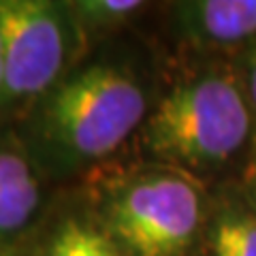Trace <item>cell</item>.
Segmentation results:
<instances>
[{
	"instance_id": "obj_1",
	"label": "cell",
	"mask_w": 256,
	"mask_h": 256,
	"mask_svg": "<svg viewBox=\"0 0 256 256\" xmlns=\"http://www.w3.org/2000/svg\"><path fill=\"white\" fill-rule=\"evenodd\" d=\"M152 92L150 75L126 56L79 62L22 118L20 141L41 173L68 178L141 130L156 100Z\"/></svg>"
},
{
	"instance_id": "obj_2",
	"label": "cell",
	"mask_w": 256,
	"mask_h": 256,
	"mask_svg": "<svg viewBox=\"0 0 256 256\" xmlns=\"http://www.w3.org/2000/svg\"><path fill=\"white\" fill-rule=\"evenodd\" d=\"M254 118L237 70L207 66L156 96L139 137L146 154L171 169L216 173L252 148Z\"/></svg>"
},
{
	"instance_id": "obj_3",
	"label": "cell",
	"mask_w": 256,
	"mask_h": 256,
	"mask_svg": "<svg viewBox=\"0 0 256 256\" xmlns=\"http://www.w3.org/2000/svg\"><path fill=\"white\" fill-rule=\"evenodd\" d=\"M96 216L126 256H192L210 220L205 192L194 175L171 166L109 182Z\"/></svg>"
},
{
	"instance_id": "obj_4",
	"label": "cell",
	"mask_w": 256,
	"mask_h": 256,
	"mask_svg": "<svg viewBox=\"0 0 256 256\" xmlns=\"http://www.w3.org/2000/svg\"><path fill=\"white\" fill-rule=\"evenodd\" d=\"M86 41L68 2L0 0V118L26 116L82 62Z\"/></svg>"
},
{
	"instance_id": "obj_5",
	"label": "cell",
	"mask_w": 256,
	"mask_h": 256,
	"mask_svg": "<svg viewBox=\"0 0 256 256\" xmlns=\"http://www.w3.org/2000/svg\"><path fill=\"white\" fill-rule=\"evenodd\" d=\"M171 24L196 50H246L256 41V0H186L173 4Z\"/></svg>"
},
{
	"instance_id": "obj_6",
	"label": "cell",
	"mask_w": 256,
	"mask_h": 256,
	"mask_svg": "<svg viewBox=\"0 0 256 256\" xmlns=\"http://www.w3.org/2000/svg\"><path fill=\"white\" fill-rule=\"evenodd\" d=\"M43 173L15 137H0V248L34 224L43 207Z\"/></svg>"
},
{
	"instance_id": "obj_7",
	"label": "cell",
	"mask_w": 256,
	"mask_h": 256,
	"mask_svg": "<svg viewBox=\"0 0 256 256\" xmlns=\"http://www.w3.org/2000/svg\"><path fill=\"white\" fill-rule=\"evenodd\" d=\"M34 256H126L96 212H75L50 228Z\"/></svg>"
},
{
	"instance_id": "obj_8",
	"label": "cell",
	"mask_w": 256,
	"mask_h": 256,
	"mask_svg": "<svg viewBox=\"0 0 256 256\" xmlns=\"http://www.w3.org/2000/svg\"><path fill=\"white\" fill-rule=\"evenodd\" d=\"M203 244L210 256H256V207L228 205L210 216Z\"/></svg>"
},
{
	"instance_id": "obj_9",
	"label": "cell",
	"mask_w": 256,
	"mask_h": 256,
	"mask_svg": "<svg viewBox=\"0 0 256 256\" xmlns=\"http://www.w3.org/2000/svg\"><path fill=\"white\" fill-rule=\"evenodd\" d=\"M68 9L84 30L86 38L111 32L128 24L146 9L141 0H68Z\"/></svg>"
},
{
	"instance_id": "obj_10",
	"label": "cell",
	"mask_w": 256,
	"mask_h": 256,
	"mask_svg": "<svg viewBox=\"0 0 256 256\" xmlns=\"http://www.w3.org/2000/svg\"><path fill=\"white\" fill-rule=\"evenodd\" d=\"M237 73L242 77L248 100H250V105L256 114V41L252 45H248L246 50H242V62H239Z\"/></svg>"
},
{
	"instance_id": "obj_11",
	"label": "cell",
	"mask_w": 256,
	"mask_h": 256,
	"mask_svg": "<svg viewBox=\"0 0 256 256\" xmlns=\"http://www.w3.org/2000/svg\"><path fill=\"white\" fill-rule=\"evenodd\" d=\"M246 184H248V194L250 201L256 207V134L250 148V158H248V169H246Z\"/></svg>"
},
{
	"instance_id": "obj_12",
	"label": "cell",
	"mask_w": 256,
	"mask_h": 256,
	"mask_svg": "<svg viewBox=\"0 0 256 256\" xmlns=\"http://www.w3.org/2000/svg\"><path fill=\"white\" fill-rule=\"evenodd\" d=\"M0 94H2V43H0Z\"/></svg>"
},
{
	"instance_id": "obj_13",
	"label": "cell",
	"mask_w": 256,
	"mask_h": 256,
	"mask_svg": "<svg viewBox=\"0 0 256 256\" xmlns=\"http://www.w3.org/2000/svg\"><path fill=\"white\" fill-rule=\"evenodd\" d=\"M0 256H9V252H6L4 248H0Z\"/></svg>"
}]
</instances>
